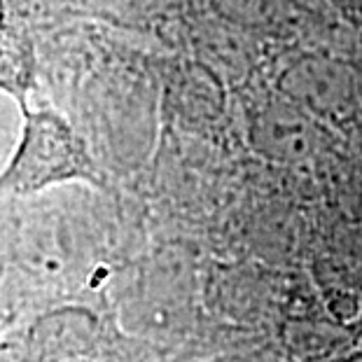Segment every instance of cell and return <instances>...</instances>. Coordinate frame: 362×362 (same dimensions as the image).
Listing matches in <instances>:
<instances>
[{
	"mask_svg": "<svg viewBox=\"0 0 362 362\" xmlns=\"http://www.w3.org/2000/svg\"><path fill=\"white\" fill-rule=\"evenodd\" d=\"M66 180L98 185L96 166L87 148L57 115L28 112L19 150L0 175V197L33 194Z\"/></svg>",
	"mask_w": 362,
	"mask_h": 362,
	"instance_id": "obj_1",
	"label": "cell"
},
{
	"mask_svg": "<svg viewBox=\"0 0 362 362\" xmlns=\"http://www.w3.org/2000/svg\"><path fill=\"white\" fill-rule=\"evenodd\" d=\"M33 52L21 37L0 30V89L24 101L33 84Z\"/></svg>",
	"mask_w": 362,
	"mask_h": 362,
	"instance_id": "obj_2",
	"label": "cell"
}]
</instances>
